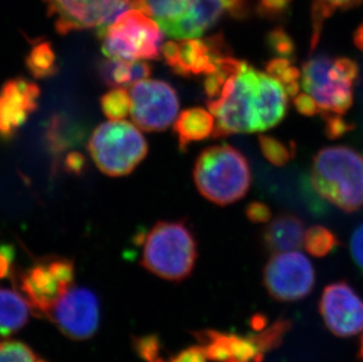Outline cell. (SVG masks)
Instances as JSON below:
<instances>
[{
	"label": "cell",
	"mask_w": 363,
	"mask_h": 362,
	"mask_svg": "<svg viewBox=\"0 0 363 362\" xmlns=\"http://www.w3.org/2000/svg\"><path fill=\"white\" fill-rule=\"evenodd\" d=\"M259 72L246 62L240 72L225 82L219 97L207 102L209 112L216 118L213 138L257 133L255 96Z\"/></svg>",
	"instance_id": "cell-6"
},
{
	"label": "cell",
	"mask_w": 363,
	"mask_h": 362,
	"mask_svg": "<svg viewBox=\"0 0 363 362\" xmlns=\"http://www.w3.org/2000/svg\"><path fill=\"white\" fill-rule=\"evenodd\" d=\"M227 13L225 0H191L185 13L162 31L175 39L201 37Z\"/></svg>",
	"instance_id": "cell-17"
},
{
	"label": "cell",
	"mask_w": 363,
	"mask_h": 362,
	"mask_svg": "<svg viewBox=\"0 0 363 362\" xmlns=\"http://www.w3.org/2000/svg\"><path fill=\"white\" fill-rule=\"evenodd\" d=\"M266 46L275 58H284L295 62L296 44L284 28L277 26L266 35Z\"/></svg>",
	"instance_id": "cell-29"
},
{
	"label": "cell",
	"mask_w": 363,
	"mask_h": 362,
	"mask_svg": "<svg viewBox=\"0 0 363 362\" xmlns=\"http://www.w3.org/2000/svg\"><path fill=\"white\" fill-rule=\"evenodd\" d=\"M37 359L33 351L23 342H0V362H35Z\"/></svg>",
	"instance_id": "cell-31"
},
{
	"label": "cell",
	"mask_w": 363,
	"mask_h": 362,
	"mask_svg": "<svg viewBox=\"0 0 363 362\" xmlns=\"http://www.w3.org/2000/svg\"><path fill=\"white\" fill-rule=\"evenodd\" d=\"M287 96L278 79L268 73L259 72L255 96L257 133L271 130L284 119L288 109Z\"/></svg>",
	"instance_id": "cell-18"
},
{
	"label": "cell",
	"mask_w": 363,
	"mask_h": 362,
	"mask_svg": "<svg viewBox=\"0 0 363 362\" xmlns=\"http://www.w3.org/2000/svg\"><path fill=\"white\" fill-rule=\"evenodd\" d=\"M246 216L254 224H266L272 220L273 213L267 204L262 202H252L246 206Z\"/></svg>",
	"instance_id": "cell-34"
},
{
	"label": "cell",
	"mask_w": 363,
	"mask_h": 362,
	"mask_svg": "<svg viewBox=\"0 0 363 362\" xmlns=\"http://www.w3.org/2000/svg\"><path fill=\"white\" fill-rule=\"evenodd\" d=\"M26 67L35 78L45 79L58 73V59L51 43L38 41L26 57Z\"/></svg>",
	"instance_id": "cell-24"
},
{
	"label": "cell",
	"mask_w": 363,
	"mask_h": 362,
	"mask_svg": "<svg viewBox=\"0 0 363 362\" xmlns=\"http://www.w3.org/2000/svg\"><path fill=\"white\" fill-rule=\"evenodd\" d=\"M360 359L362 360V362H363V335H362V339H361Z\"/></svg>",
	"instance_id": "cell-43"
},
{
	"label": "cell",
	"mask_w": 363,
	"mask_h": 362,
	"mask_svg": "<svg viewBox=\"0 0 363 362\" xmlns=\"http://www.w3.org/2000/svg\"><path fill=\"white\" fill-rule=\"evenodd\" d=\"M303 245L311 256L323 258L340 246V240L332 229L323 225H315L306 231Z\"/></svg>",
	"instance_id": "cell-25"
},
{
	"label": "cell",
	"mask_w": 363,
	"mask_h": 362,
	"mask_svg": "<svg viewBox=\"0 0 363 362\" xmlns=\"http://www.w3.org/2000/svg\"><path fill=\"white\" fill-rule=\"evenodd\" d=\"M309 186L343 212L363 207V154L350 146L323 147L313 158Z\"/></svg>",
	"instance_id": "cell-1"
},
{
	"label": "cell",
	"mask_w": 363,
	"mask_h": 362,
	"mask_svg": "<svg viewBox=\"0 0 363 362\" xmlns=\"http://www.w3.org/2000/svg\"><path fill=\"white\" fill-rule=\"evenodd\" d=\"M228 55L230 50L221 35L167 41L162 48V55L169 69L184 78L211 75L220 59Z\"/></svg>",
	"instance_id": "cell-11"
},
{
	"label": "cell",
	"mask_w": 363,
	"mask_h": 362,
	"mask_svg": "<svg viewBox=\"0 0 363 362\" xmlns=\"http://www.w3.org/2000/svg\"><path fill=\"white\" fill-rule=\"evenodd\" d=\"M98 72L105 85L117 89L133 86L135 82L147 79L151 75L152 67L141 60L107 58L100 62Z\"/></svg>",
	"instance_id": "cell-21"
},
{
	"label": "cell",
	"mask_w": 363,
	"mask_h": 362,
	"mask_svg": "<svg viewBox=\"0 0 363 362\" xmlns=\"http://www.w3.org/2000/svg\"><path fill=\"white\" fill-rule=\"evenodd\" d=\"M48 317L71 340H89L99 328V300L92 290L71 287L59 299Z\"/></svg>",
	"instance_id": "cell-13"
},
{
	"label": "cell",
	"mask_w": 363,
	"mask_h": 362,
	"mask_svg": "<svg viewBox=\"0 0 363 362\" xmlns=\"http://www.w3.org/2000/svg\"><path fill=\"white\" fill-rule=\"evenodd\" d=\"M359 72L360 69L354 59L319 55L303 62L301 86L318 102L321 114L343 116L353 106L354 86Z\"/></svg>",
	"instance_id": "cell-4"
},
{
	"label": "cell",
	"mask_w": 363,
	"mask_h": 362,
	"mask_svg": "<svg viewBox=\"0 0 363 362\" xmlns=\"http://www.w3.org/2000/svg\"><path fill=\"white\" fill-rule=\"evenodd\" d=\"M293 104L296 111L302 116H314L321 114L319 104L309 93H298V96L294 97Z\"/></svg>",
	"instance_id": "cell-35"
},
{
	"label": "cell",
	"mask_w": 363,
	"mask_h": 362,
	"mask_svg": "<svg viewBox=\"0 0 363 362\" xmlns=\"http://www.w3.org/2000/svg\"><path fill=\"white\" fill-rule=\"evenodd\" d=\"M350 250L354 263L359 267V270L363 272V224L357 226L352 234Z\"/></svg>",
	"instance_id": "cell-36"
},
{
	"label": "cell",
	"mask_w": 363,
	"mask_h": 362,
	"mask_svg": "<svg viewBox=\"0 0 363 362\" xmlns=\"http://www.w3.org/2000/svg\"><path fill=\"white\" fill-rule=\"evenodd\" d=\"M189 1L191 0H132V6L155 19L162 30L185 13Z\"/></svg>",
	"instance_id": "cell-23"
},
{
	"label": "cell",
	"mask_w": 363,
	"mask_h": 362,
	"mask_svg": "<svg viewBox=\"0 0 363 362\" xmlns=\"http://www.w3.org/2000/svg\"><path fill=\"white\" fill-rule=\"evenodd\" d=\"M198 243L185 221H159L145 239L141 265L164 280L182 281L192 274Z\"/></svg>",
	"instance_id": "cell-3"
},
{
	"label": "cell",
	"mask_w": 363,
	"mask_h": 362,
	"mask_svg": "<svg viewBox=\"0 0 363 362\" xmlns=\"http://www.w3.org/2000/svg\"><path fill=\"white\" fill-rule=\"evenodd\" d=\"M353 43L357 46V48L363 52V23L359 25V28L354 32Z\"/></svg>",
	"instance_id": "cell-42"
},
{
	"label": "cell",
	"mask_w": 363,
	"mask_h": 362,
	"mask_svg": "<svg viewBox=\"0 0 363 362\" xmlns=\"http://www.w3.org/2000/svg\"><path fill=\"white\" fill-rule=\"evenodd\" d=\"M133 347L139 358L145 362L167 361L162 358V341L157 334L134 338Z\"/></svg>",
	"instance_id": "cell-30"
},
{
	"label": "cell",
	"mask_w": 363,
	"mask_h": 362,
	"mask_svg": "<svg viewBox=\"0 0 363 362\" xmlns=\"http://www.w3.org/2000/svg\"><path fill=\"white\" fill-rule=\"evenodd\" d=\"M166 362H208L201 346H191Z\"/></svg>",
	"instance_id": "cell-38"
},
{
	"label": "cell",
	"mask_w": 363,
	"mask_h": 362,
	"mask_svg": "<svg viewBox=\"0 0 363 362\" xmlns=\"http://www.w3.org/2000/svg\"><path fill=\"white\" fill-rule=\"evenodd\" d=\"M291 1L293 0H259L257 13L268 21H279L289 11Z\"/></svg>",
	"instance_id": "cell-33"
},
{
	"label": "cell",
	"mask_w": 363,
	"mask_h": 362,
	"mask_svg": "<svg viewBox=\"0 0 363 362\" xmlns=\"http://www.w3.org/2000/svg\"><path fill=\"white\" fill-rule=\"evenodd\" d=\"M259 146L264 157L272 165L278 168L289 164L296 155V145L294 141L284 143L281 139L267 134L259 136Z\"/></svg>",
	"instance_id": "cell-27"
},
{
	"label": "cell",
	"mask_w": 363,
	"mask_h": 362,
	"mask_svg": "<svg viewBox=\"0 0 363 362\" xmlns=\"http://www.w3.org/2000/svg\"><path fill=\"white\" fill-rule=\"evenodd\" d=\"M13 247L10 245L0 246V279L10 277L14 260Z\"/></svg>",
	"instance_id": "cell-39"
},
{
	"label": "cell",
	"mask_w": 363,
	"mask_h": 362,
	"mask_svg": "<svg viewBox=\"0 0 363 362\" xmlns=\"http://www.w3.org/2000/svg\"><path fill=\"white\" fill-rule=\"evenodd\" d=\"M19 287L31 305L32 311L48 315L72 286L59 277L52 266L51 259H44L21 274Z\"/></svg>",
	"instance_id": "cell-16"
},
{
	"label": "cell",
	"mask_w": 363,
	"mask_h": 362,
	"mask_svg": "<svg viewBox=\"0 0 363 362\" xmlns=\"http://www.w3.org/2000/svg\"><path fill=\"white\" fill-rule=\"evenodd\" d=\"M361 1L362 0H315L313 5L325 11L328 16H332L339 9L348 10V9L357 6Z\"/></svg>",
	"instance_id": "cell-37"
},
{
	"label": "cell",
	"mask_w": 363,
	"mask_h": 362,
	"mask_svg": "<svg viewBox=\"0 0 363 362\" xmlns=\"http://www.w3.org/2000/svg\"><path fill=\"white\" fill-rule=\"evenodd\" d=\"M321 116L325 120L323 131H325V137L328 138L329 141H337L340 138L345 137L346 134L355 130V124L345 119L342 114L323 113Z\"/></svg>",
	"instance_id": "cell-32"
},
{
	"label": "cell",
	"mask_w": 363,
	"mask_h": 362,
	"mask_svg": "<svg viewBox=\"0 0 363 362\" xmlns=\"http://www.w3.org/2000/svg\"><path fill=\"white\" fill-rule=\"evenodd\" d=\"M227 13H230L235 19H245L250 13L246 0H225Z\"/></svg>",
	"instance_id": "cell-41"
},
{
	"label": "cell",
	"mask_w": 363,
	"mask_h": 362,
	"mask_svg": "<svg viewBox=\"0 0 363 362\" xmlns=\"http://www.w3.org/2000/svg\"><path fill=\"white\" fill-rule=\"evenodd\" d=\"M130 116L135 126L145 132H162L171 126L179 112L178 93L167 82L144 79L132 91Z\"/></svg>",
	"instance_id": "cell-10"
},
{
	"label": "cell",
	"mask_w": 363,
	"mask_h": 362,
	"mask_svg": "<svg viewBox=\"0 0 363 362\" xmlns=\"http://www.w3.org/2000/svg\"><path fill=\"white\" fill-rule=\"evenodd\" d=\"M40 89L25 78L7 80L0 89V138L11 139L38 109Z\"/></svg>",
	"instance_id": "cell-15"
},
{
	"label": "cell",
	"mask_w": 363,
	"mask_h": 362,
	"mask_svg": "<svg viewBox=\"0 0 363 362\" xmlns=\"http://www.w3.org/2000/svg\"><path fill=\"white\" fill-rule=\"evenodd\" d=\"M48 16L55 19L60 35L99 28L111 24L123 10L132 6V0H44Z\"/></svg>",
	"instance_id": "cell-12"
},
{
	"label": "cell",
	"mask_w": 363,
	"mask_h": 362,
	"mask_svg": "<svg viewBox=\"0 0 363 362\" xmlns=\"http://www.w3.org/2000/svg\"><path fill=\"white\" fill-rule=\"evenodd\" d=\"M264 284L275 300L294 302L312 292L315 270L312 261L298 251L274 254L264 266Z\"/></svg>",
	"instance_id": "cell-9"
},
{
	"label": "cell",
	"mask_w": 363,
	"mask_h": 362,
	"mask_svg": "<svg viewBox=\"0 0 363 362\" xmlns=\"http://www.w3.org/2000/svg\"><path fill=\"white\" fill-rule=\"evenodd\" d=\"M162 32L155 19L134 7L99 28L98 35L107 58L157 60L162 57Z\"/></svg>",
	"instance_id": "cell-5"
},
{
	"label": "cell",
	"mask_w": 363,
	"mask_h": 362,
	"mask_svg": "<svg viewBox=\"0 0 363 362\" xmlns=\"http://www.w3.org/2000/svg\"><path fill=\"white\" fill-rule=\"evenodd\" d=\"M305 222L291 213L272 219L262 232V241L271 253L298 251L305 243Z\"/></svg>",
	"instance_id": "cell-19"
},
{
	"label": "cell",
	"mask_w": 363,
	"mask_h": 362,
	"mask_svg": "<svg viewBox=\"0 0 363 362\" xmlns=\"http://www.w3.org/2000/svg\"><path fill=\"white\" fill-rule=\"evenodd\" d=\"M31 305L17 290L0 287V338L21 331L28 322Z\"/></svg>",
	"instance_id": "cell-22"
},
{
	"label": "cell",
	"mask_w": 363,
	"mask_h": 362,
	"mask_svg": "<svg viewBox=\"0 0 363 362\" xmlns=\"http://www.w3.org/2000/svg\"><path fill=\"white\" fill-rule=\"evenodd\" d=\"M85 157L79 152H71L65 158V170L73 175H80L85 168Z\"/></svg>",
	"instance_id": "cell-40"
},
{
	"label": "cell",
	"mask_w": 363,
	"mask_h": 362,
	"mask_svg": "<svg viewBox=\"0 0 363 362\" xmlns=\"http://www.w3.org/2000/svg\"><path fill=\"white\" fill-rule=\"evenodd\" d=\"M319 309L325 325L336 336L350 338L363 331V299L346 281L323 290Z\"/></svg>",
	"instance_id": "cell-14"
},
{
	"label": "cell",
	"mask_w": 363,
	"mask_h": 362,
	"mask_svg": "<svg viewBox=\"0 0 363 362\" xmlns=\"http://www.w3.org/2000/svg\"><path fill=\"white\" fill-rule=\"evenodd\" d=\"M193 178L203 198L226 206L239 202L250 191L252 171L240 150L221 144L202 150L194 165Z\"/></svg>",
	"instance_id": "cell-2"
},
{
	"label": "cell",
	"mask_w": 363,
	"mask_h": 362,
	"mask_svg": "<svg viewBox=\"0 0 363 362\" xmlns=\"http://www.w3.org/2000/svg\"><path fill=\"white\" fill-rule=\"evenodd\" d=\"M216 130V118L202 107H192L182 111L174 124L180 150H186L193 143L213 137Z\"/></svg>",
	"instance_id": "cell-20"
},
{
	"label": "cell",
	"mask_w": 363,
	"mask_h": 362,
	"mask_svg": "<svg viewBox=\"0 0 363 362\" xmlns=\"http://www.w3.org/2000/svg\"><path fill=\"white\" fill-rule=\"evenodd\" d=\"M291 327V320L279 319L250 334L203 329L196 331L194 336L209 361L262 362L267 353L281 345Z\"/></svg>",
	"instance_id": "cell-8"
},
{
	"label": "cell",
	"mask_w": 363,
	"mask_h": 362,
	"mask_svg": "<svg viewBox=\"0 0 363 362\" xmlns=\"http://www.w3.org/2000/svg\"><path fill=\"white\" fill-rule=\"evenodd\" d=\"M89 152L103 173L123 177L130 175L144 160L148 145L133 124L111 120L94 130L89 138Z\"/></svg>",
	"instance_id": "cell-7"
},
{
	"label": "cell",
	"mask_w": 363,
	"mask_h": 362,
	"mask_svg": "<svg viewBox=\"0 0 363 362\" xmlns=\"http://www.w3.org/2000/svg\"><path fill=\"white\" fill-rule=\"evenodd\" d=\"M100 104L104 114L113 121L125 119L132 111L130 93L123 87H117L105 93L100 99Z\"/></svg>",
	"instance_id": "cell-28"
},
{
	"label": "cell",
	"mask_w": 363,
	"mask_h": 362,
	"mask_svg": "<svg viewBox=\"0 0 363 362\" xmlns=\"http://www.w3.org/2000/svg\"><path fill=\"white\" fill-rule=\"evenodd\" d=\"M291 60L284 58H272L266 64V72L278 79L284 85L288 96L295 97L300 93L301 71L291 64Z\"/></svg>",
	"instance_id": "cell-26"
}]
</instances>
